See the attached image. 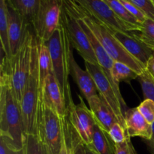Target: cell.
I'll return each mask as SVG.
<instances>
[{
    "label": "cell",
    "mask_w": 154,
    "mask_h": 154,
    "mask_svg": "<svg viewBox=\"0 0 154 154\" xmlns=\"http://www.w3.org/2000/svg\"><path fill=\"white\" fill-rule=\"evenodd\" d=\"M108 135L114 144H122L125 142L128 138H130L127 135L126 129L120 123H116L110 128L108 132Z\"/></svg>",
    "instance_id": "27"
},
{
    "label": "cell",
    "mask_w": 154,
    "mask_h": 154,
    "mask_svg": "<svg viewBox=\"0 0 154 154\" xmlns=\"http://www.w3.org/2000/svg\"><path fill=\"white\" fill-rule=\"evenodd\" d=\"M51 54L53 73L69 105L72 100L69 76L70 75V54L72 50L66 27L60 20L59 28L46 42Z\"/></svg>",
    "instance_id": "2"
},
{
    "label": "cell",
    "mask_w": 154,
    "mask_h": 154,
    "mask_svg": "<svg viewBox=\"0 0 154 154\" xmlns=\"http://www.w3.org/2000/svg\"><path fill=\"white\" fill-rule=\"evenodd\" d=\"M40 100L61 117L67 116L68 104L54 73L45 80L41 90Z\"/></svg>",
    "instance_id": "12"
},
{
    "label": "cell",
    "mask_w": 154,
    "mask_h": 154,
    "mask_svg": "<svg viewBox=\"0 0 154 154\" xmlns=\"http://www.w3.org/2000/svg\"><path fill=\"white\" fill-rule=\"evenodd\" d=\"M152 1H153V4H154V0H152Z\"/></svg>",
    "instance_id": "37"
},
{
    "label": "cell",
    "mask_w": 154,
    "mask_h": 154,
    "mask_svg": "<svg viewBox=\"0 0 154 154\" xmlns=\"http://www.w3.org/2000/svg\"><path fill=\"white\" fill-rule=\"evenodd\" d=\"M138 74L127 65L120 62H114L113 65V78L117 85L120 82L129 83L132 80L138 78Z\"/></svg>",
    "instance_id": "23"
},
{
    "label": "cell",
    "mask_w": 154,
    "mask_h": 154,
    "mask_svg": "<svg viewBox=\"0 0 154 154\" xmlns=\"http://www.w3.org/2000/svg\"><path fill=\"white\" fill-rule=\"evenodd\" d=\"M136 5L147 18L154 20V4L152 0H129Z\"/></svg>",
    "instance_id": "29"
},
{
    "label": "cell",
    "mask_w": 154,
    "mask_h": 154,
    "mask_svg": "<svg viewBox=\"0 0 154 154\" xmlns=\"http://www.w3.org/2000/svg\"><path fill=\"white\" fill-rule=\"evenodd\" d=\"M151 126H152L151 136H150V139L147 141V142H148V146L150 147V150H151V152L153 153L154 151V123H152Z\"/></svg>",
    "instance_id": "35"
},
{
    "label": "cell",
    "mask_w": 154,
    "mask_h": 154,
    "mask_svg": "<svg viewBox=\"0 0 154 154\" xmlns=\"http://www.w3.org/2000/svg\"><path fill=\"white\" fill-rule=\"evenodd\" d=\"M87 102L96 123L104 130L108 132L114 123H120L115 114L99 94L92 96Z\"/></svg>",
    "instance_id": "17"
},
{
    "label": "cell",
    "mask_w": 154,
    "mask_h": 154,
    "mask_svg": "<svg viewBox=\"0 0 154 154\" xmlns=\"http://www.w3.org/2000/svg\"><path fill=\"white\" fill-rule=\"evenodd\" d=\"M37 42L38 49V72L41 91L45 80L48 75L53 73V66L51 54L47 44L42 41H39L38 38Z\"/></svg>",
    "instance_id": "19"
},
{
    "label": "cell",
    "mask_w": 154,
    "mask_h": 154,
    "mask_svg": "<svg viewBox=\"0 0 154 154\" xmlns=\"http://www.w3.org/2000/svg\"><path fill=\"white\" fill-rule=\"evenodd\" d=\"M138 79L141 84L144 99H151L154 102V78L147 70L138 75Z\"/></svg>",
    "instance_id": "26"
},
{
    "label": "cell",
    "mask_w": 154,
    "mask_h": 154,
    "mask_svg": "<svg viewBox=\"0 0 154 154\" xmlns=\"http://www.w3.org/2000/svg\"><path fill=\"white\" fill-rule=\"evenodd\" d=\"M138 32V38L154 52V20L147 18L141 24Z\"/></svg>",
    "instance_id": "25"
},
{
    "label": "cell",
    "mask_w": 154,
    "mask_h": 154,
    "mask_svg": "<svg viewBox=\"0 0 154 154\" xmlns=\"http://www.w3.org/2000/svg\"><path fill=\"white\" fill-rule=\"evenodd\" d=\"M26 132L20 102L11 85L10 76L1 72L0 75V137L14 148L22 150Z\"/></svg>",
    "instance_id": "1"
},
{
    "label": "cell",
    "mask_w": 154,
    "mask_h": 154,
    "mask_svg": "<svg viewBox=\"0 0 154 154\" xmlns=\"http://www.w3.org/2000/svg\"><path fill=\"white\" fill-rule=\"evenodd\" d=\"M153 153V154H154V151H153V153Z\"/></svg>",
    "instance_id": "38"
},
{
    "label": "cell",
    "mask_w": 154,
    "mask_h": 154,
    "mask_svg": "<svg viewBox=\"0 0 154 154\" xmlns=\"http://www.w3.org/2000/svg\"><path fill=\"white\" fill-rule=\"evenodd\" d=\"M125 129L129 138L141 137L146 141L150 138L152 133L151 124L140 114L138 108L128 109L125 113Z\"/></svg>",
    "instance_id": "15"
},
{
    "label": "cell",
    "mask_w": 154,
    "mask_h": 154,
    "mask_svg": "<svg viewBox=\"0 0 154 154\" xmlns=\"http://www.w3.org/2000/svg\"><path fill=\"white\" fill-rule=\"evenodd\" d=\"M0 42L2 50L7 58L11 57L8 40V18L6 0H0Z\"/></svg>",
    "instance_id": "21"
},
{
    "label": "cell",
    "mask_w": 154,
    "mask_h": 154,
    "mask_svg": "<svg viewBox=\"0 0 154 154\" xmlns=\"http://www.w3.org/2000/svg\"><path fill=\"white\" fill-rule=\"evenodd\" d=\"M111 33L132 57L146 66L147 61L154 52L138 38L137 35H131L122 31H114Z\"/></svg>",
    "instance_id": "14"
},
{
    "label": "cell",
    "mask_w": 154,
    "mask_h": 154,
    "mask_svg": "<svg viewBox=\"0 0 154 154\" xmlns=\"http://www.w3.org/2000/svg\"><path fill=\"white\" fill-rule=\"evenodd\" d=\"M30 26L16 54L10 58H7L5 56L1 63V72H5L10 76L12 87L20 102L22 99L31 66L35 34L30 30Z\"/></svg>",
    "instance_id": "3"
},
{
    "label": "cell",
    "mask_w": 154,
    "mask_h": 154,
    "mask_svg": "<svg viewBox=\"0 0 154 154\" xmlns=\"http://www.w3.org/2000/svg\"><path fill=\"white\" fill-rule=\"evenodd\" d=\"M85 152L86 154H97L94 150H93L92 148H90L89 146H86L85 145Z\"/></svg>",
    "instance_id": "36"
},
{
    "label": "cell",
    "mask_w": 154,
    "mask_h": 154,
    "mask_svg": "<svg viewBox=\"0 0 154 154\" xmlns=\"http://www.w3.org/2000/svg\"><path fill=\"white\" fill-rule=\"evenodd\" d=\"M120 2L123 4L125 8L135 18H136L140 23H142L147 20V17L129 0H120Z\"/></svg>",
    "instance_id": "30"
},
{
    "label": "cell",
    "mask_w": 154,
    "mask_h": 154,
    "mask_svg": "<svg viewBox=\"0 0 154 154\" xmlns=\"http://www.w3.org/2000/svg\"><path fill=\"white\" fill-rule=\"evenodd\" d=\"M71 10H72V9H71ZM74 13H75V12H74ZM77 17H78V21H79L80 24H81V26H82V28L84 29V31L86 32V33H87V35H88L90 42H91L92 46H93V50H94L95 55H96V59H97L98 64L100 66L101 69H102V71H103V72L105 73V75H106L107 78L109 80L111 85L114 87V91H115L116 94H117V97H118L119 100H120L122 108H123V112H124L125 115V113L127 111V109H126L127 106H126V102H125L124 99H123V96H122L121 95V93H120L119 85H117V84H116L115 81H114V78H113V65H114V61L112 60V58L108 55V54L106 52V51L104 49V48L102 46L100 42H99V40L96 38V36H95L94 34L93 33V32L91 31V29H90L89 28L88 26L86 24V23L84 22L81 18H80L79 17L77 16Z\"/></svg>",
    "instance_id": "11"
},
{
    "label": "cell",
    "mask_w": 154,
    "mask_h": 154,
    "mask_svg": "<svg viewBox=\"0 0 154 154\" xmlns=\"http://www.w3.org/2000/svg\"><path fill=\"white\" fill-rule=\"evenodd\" d=\"M111 9L113 12L120 19L127 23L135 26H140L141 23L138 22L136 18L134 17L123 5L120 0H103Z\"/></svg>",
    "instance_id": "24"
},
{
    "label": "cell",
    "mask_w": 154,
    "mask_h": 154,
    "mask_svg": "<svg viewBox=\"0 0 154 154\" xmlns=\"http://www.w3.org/2000/svg\"><path fill=\"white\" fill-rule=\"evenodd\" d=\"M146 70L154 78V53L153 55L151 56V57L149 59L148 61H147V65H146Z\"/></svg>",
    "instance_id": "34"
},
{
    "label": "cell",
    "mask_w": 154,
    "mask_h": 154,
    "mask_svg": "<svg viewBox=\"0 0 154 154\" xmlns=\"http://www.w3.org/2000/svg\"><path fill=\"white\" fill-rule=\"evenodd\" d=\"M60 20L66 27L72 48L78 51L85 62L99 65L88 35L80 24L76 15L65 3L64 0Z\"/></svg>",
    "instance_id": "7"
},
{
    "label": "cell",
    "mask_w": 154,
    "mask_h": 154,
    "mask_svg": "<svg viewBox=\"0 0 154 154\" xmlns=\"http://www.w3.org/2000/svg\"><path fill=\"white\" fill-rule=\"evenodd\" d=\"M36 134L47 144L51 154H59L63 141V117L41 100Z\"/></svg>",
    "instance_id": "5"
},
{
    "label": "cell",
    "mask_w": 154,
    "mask_h": 154,
    "mask_svg": "<svg viewBox=\"0 0 154 154\" xmlns=\"http://www.w3.org/2000/svg\"><path fill=\"white\" fill-rule=\"evenodd\" d=\"M85 66L86 69L90 72L94 80L99 96L104 99L105 103L115 114L120 124L125 127L124 112L120 100L109 80L107 78L106 75L99 65L91 64L85 62Z\"/></svg>",
    "instance_id": "10"
},
{
    "label": "cell",
    "mask_w": 154,
    "mask_h": 154,
    "mask_svg": "<svg viewBox=\"0 0 154 154\" xmlns=\"http://www.w3.org/2000/svg\"><path fill=\"white\" fill-rule=\"evenodd\" d=\"M63 0H39L32 26L39 41L46 43L60 24Z\"/></svg>",
    "instance_id": "6"
},
{
    "label": "cell",
    "mask_w": 154,
    "mask_h": 154,
    "mask_svg": "<svg viewBox=\"0 0 154 154\" xmlns=\"http://www.w3.org/2000/svg\"><path fill=\"white\" fill-rule=\"evenodd\" d=\"M23 150V154H51L38 134H26Z\"/></svg>",
    "instance_id": "22"
},
{
    "label": "cell",
    "mask_w": 154,
    "mask_h": 154,
    "mask_svg": "<svg viewBox=\"0 0 154 154\" xmlns=\"http://www.w3.org/2000/svg\"><path fill=\"white\" fill-rule=\"evenodd\" d=\"M114 154H137L131 142L130 138H128L122 144H115V153Z\"/></svg>",
    "instance_id": "31"
},
{
    "label": "cell",
    "mask_w": 154,
    "mask_h": 154,
    "mask_svg": "<svg viewBox=\"0 0 154 154\" xmlns=\"http://www.w3.org/2000/svg\"><path fill=\"white\" fill-rule=\"evenodd\" d=\"M0 154H23V150H16L4 138L0 137Z\"/></svg>",
    "instance_id": "33"
},
{
    "label": "cell",
    "mask_w": 154,
    "mask_h": 154,
    "mask_svg": "<svg viewBox=\"0 0 154 154\" xmlns=\"http://www.w3.org/2000/svg\"><path fill=\"white\" fill-rule=\"evenodd\" d=\"M140 114L150 124L154 123V102L151 99H145L137 107Z\"/></svg>",
    "instance_id": "28"
},
{
    "label": "cell",
    "mask_w": 154,
    "mask_h": 154,
    "mask_svg": "<svg viewBox=\"0 0 154 154\" xmlns=\"http://www.w3.org/2000/svg\"><path fill=\"white\" fill-rule=\"evenodd\" d=\"M6 2L32 25L39 0H6Z\"/></svg>",
    "instance_id": "20"
},
{
    "label": "cell",
    "mask_w": 154,
    "mask_h": 154,
    "mask_svg": "<svg viewBox=\"0 0 154 154\" xmlns=\"http://www.w3.org/2000/svg\"><path fill=\"white\" fill-rule=\"evenodd\" d=\"M8 5V40L11 57L17 53L23 41L29 26L31 24L17 11Z\"/></svg>",
    "instance_id": "13"
},
{
    "label": "cell",
    "mask_w": 154,
    "mask_h": 154,
    "mask_svg": "<svg viewBox=\"0 0 154 154\" xmlns=\"http://www.w3.org/2000/svg\"><path fill=\"white\" fill-rule=\"evenodd\" d=\"M72 154H86L85 145L80 139L76 132H72Z\"/></svg>",
    "instance_id": "32"
},
{
    "label": "cell",
    "mask_w": 154,
    "mask_h": 154,
    "mask_svg": "<svg viewBox=\"0 0 154 154\" xmlns=\"http://www.w3.org/2000/svg\"><path fill=\"white\" fill-rule=\"evenodd\" d=\"M97 154H114L115 144L112 141L108 132L96 123L94 127L93 140L89 145Z\"/></svg>",
    "instance_id": "18"
},
{
    "label": "cell",
    "mask_w": 154,
    "mask_h": 154,
    "mask_svg": "<svg viewBox=\"0 0 154 154\" xmlns=\"http://www.w3.org/2000/svg\"><path fill=\"white\" fill-rule=\"evenodd\" d=\"M80 103L75 104L73 100L68 105L67 117L73 129L84 145L89 146L93 140V132L96 122L92 111L79 96Z\"/></svg>",
    "instance_id": "9"
},
{
    "label": "cell",
    "mask_w": 154,
    "mask_h": 154,
    "mask_svg": "<svg viewBox=\"0 0 154 154\" xmlns=\"http://www.w3.org/2000/svg\"><path fill=\"white\" fill-rule=\"evenodd\" d=\"M70 75H72L81 94L87 101H88L92 96L98 94L97 88L93 77L87 69H82L77 63L72 50L70 54Z\"/></svg>",
    "instance_id": "16"
},
{
    "label": "cell",
    "mask_w": 154,
    "mask_h": 154,
    "mask_svg": "<svg viewBox=\"0 0 154 154\" xmlns=\"http://www.w3.org/2000/svg\"><path fill=\"white\" fill-rule=\"evenodd\" d=\"M40 82L38 72V49L35 35L32 52L31 66L26 84L24 88L20 106L23 117L26 134H36L37 117L40 102Z\"/></svg>",
    "instance_id": "4"
},
{
    "label": "cell",
    "mask_w": 154,
    "mask_h": 154,
    "mask_svg": "<svg viewBox=\"0 0 154 154\" xmlns=\"http://www.w3.org/2000/svg\"><path fill=\"white\" fill-rule=\"evenodd\" d=\"M79 5L83 10L102 23L112 32L122 31L129 32L138 31L140 26L131 25L118 17L103 0H71Z\"/></svg>",
    "instance_id": "8"
}]
</instances>
